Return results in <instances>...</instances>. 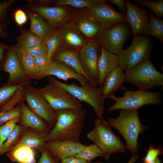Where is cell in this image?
<instances>
[{
  "mask_svg": "<svg viewBox=\"0 0 163 163\" xmlns=\"http://www.w3.org/2000/svg\"><path fill=\"white\" fill-rule=\"evenodd\" d=\"M56 112V123L46 136L45 142L79 141L85 124V110L69 109Z\"/></svg>",
  "mask_w": 163,
  "mask_h": 163,
  "instance_id": "cell-1",
  "label": "cell"
},
{
  "mask_svg": "<svg viewBox=\"0 0 163 163\" xmlns=\"http://www.w3.org/2000/svg\"><path fill=\"white\" fill-rule=\"evenodd\" d=\"M107 121L110 126L116 129L124 138L126 149L133 154H137L139 148L138 143L139 135L142 134L149 128L141 123L138 110H120L117 117L109 118Z\"/></svg>",
  "mask_w": 163,
  "mask_h": 163,
  "instance_id": "cell-2",
  "label": "cell"
},
{
  "mask_svg": "<svg viewBox=\"0 0 163 163\" xmlns=\"http://www.w3.org/2000/svg\"><path fill=\"white\" fill-rule=\"evenodd\" d=\"M87 139L93 142L102 151L103 158L107 161L115 153H124L126 145L112 131L107 121L97 118L93 129L86 135Z\"/></svg>",
  "mask_w": 163,
  "mask_h": 163,
  "instance_id": "cell-3",
  "label": "cell"
},
{
  "mask_svg": "<svg viewBox=\"0 0 163 163\" xmlns=\"http://www.w3.org/2000/svg\"><path fill=\"white\" fill-rule=\"evenodd\" d=\"M47 78L65 89L79 101L85 102L90 105L93 108L97 118L104 119L103 116L105 113V100L103 97L101 88L94 86L88 82L79 86L74 82L68 84L60 82L53 76H48Z\"/></svg>",
  "mask_w": 163,
  "mask_h": 163,
  "instance_id": "cell-4",
  "label": "cell"
},
{
  "mask_svg": "<svg viewBox=\"0 0 163 163\" xmlns=\"http://www.w3.org/2000/svg\"><path fill=\"white\" fill-rule=\"evenodd\" d=\"M124 90L125 91L122 97H117L113 94L108 97L115 101L113 104L108 107L109 112L117 110H138L139 107L145 105H159L161 103L160 92L139 89L131 91L126 88Z\"/></svg>",
  "mask_w": 163,
  "mask_h": 163,
  "instance_id": "cell-5",
  "label": "cell"
},
{
  "mask_svg": "<svg viewBox=\"0 0 163 163\" xmlns=\"http://www.w3.org/2000/svg\"><path fill=\"white\" fill-rule=\"evenodd\" d=\"M125 81L139 90H148L163 85V74L157 71L150 59L124 72Z\"/></svg>",
  "mask_w": 163,
  "mask_h": 163,
  "instance_id": "cell-6",
  "label": "cell"
},
{
  "mask_svg": "<svg viewBox=\"0 0 163 163\" xmlns=\"http://www.w3.org/2000/svg\"><path fill=\"white\" fill-rule=\"evenodd\" d=\"M153 48L152 40L147 36H134L130 46L122 49L118 55L119 66L127 71L152 57Z\"/></svg>",
  "mask_w": 163,
  "mask_h": 163,
  "instance_id": "cell-7",
  "label": "cell"
},
{
  "mask_svg": "<svg viewBox=\"0 0 163 163\" xmlns=\"http://www.w3.org/2000/svg\"><path fill=\"white\" fill-rule=\"evenodd\" d=\"M49 83L45 86L36 88L56 111L62 109L80 110V101L65 89L47 78Z\"/></svg>",
  "mask_w": 163,
  "mask_h": 163,
  "instance_id": "cell-8",
  "label": "cell"
},
{
  "mask_svg": "<svg viewBox=\"0 0 163 163\" xmlns=\"http://www.w3.org/2000/svg\"><path fill=\"white\" fill-rule=\"evenodd\" d=\"M23 98L33 112L46 122L51 129L54 127L56 121V111L35 88L30 84L24 87Z\"/></svg>",
  "mask_w": 163,
  "mask_h": 163,
  "instance_id": "cell-9",
  "label": "cell"
},
{
  "mask_svg": "<svg viewBox=\"0 0 163 163\" xmlns=\"http://www.w3.org/2000/svg\"><path fill=\"white\" fill-rule=\"evenodd\" d=\"M132 33L128 23L123 22L105 29L97 41L101 47L118 55L123 49L125 41Z\"/></svg>",
  "mask_w": 163,
  "mask_h": 163,
  "instance_id": "cell-10",
  "label": "cell"
},
{
  "mask_svg": "<svg viewBox=\"0 0 163 163\" xmlns=\"http://www.w3.org/2000/svg\"><path fill=\"white\" fill-rule=\"evenodd\" d=\"M101 46L97 40H89L79 51L82 66L88 76L98 85V64Z\"/></svg>",
  "mask_w": 163,
  "mask_h": 163,
  "instance_id": "cell-11",
  "label": "cell"
},
{
  "mask_svg": "<svg viewBox=\"0 0 163 163\" xmlns=\"http://www.w3.org/2000/svg\"><path fill=\"white\" fill-rule=\"evenodd\" d=\"M70 22L83 36L91 40H97L105 29L95 19L88 8L71 15Z\"/></svg>",
  "mask_w": 163,
  "mask_h": 163,
  "instance_id": "cell-12",
  "label": "cell"
},
{
  "mask_svg": "<svg viewBox=\"0 0 163 163\" xmlns=\"http://www.w3.org/2000/svg\"><path fill=\"white\" fill-rule=\"evenodd\" d=\"M126 18L134 36L143 35L150 19V13L140 8L129 0L125 2Z\"/></svg>",
  "mask_w": 163,
  "mask_h": 163,
  "instance_id": "cell-13",
  "label": "cell"
},
{
  "mask_svg": "<svg viewBox=\"0 0 163 163\" xmlns=\"http://www.w3.org/2000/svg\"><path fill=\"white\" fill-rule=\"evenodd\" d=\"M88 9L95 19L104 29L122 22H127L125 14L116 11L107 4L95 5Z\"/></svg>",
  "mask_w": 163,
  "mask_h": 163,
  "instance_id": "cell-14",
  "label": "cell"
},
{
  "mask_svg": "<svg viewBox=\"0 0 163 163\" xmlns=\"http://www.w3.org/2000/svg\"><path fill=\"white\" fill-rule=\"evenodd\" d=\"M3 68L5 71L9 74L7 84L9 85L19 84L30 79L23 69L18 53L12 49H9L8 52Z\"/></svg>",
  "mask_w": 163,
  "mask_h": 163,
  "instance_id": "cell-15",
  "label": "cell"
},
{
  "mask_svg": "<svg viewBox=\"0 0 163 163\" xmlns=\"http://www.w3.org/2000/svg\"><path fill=\"white\" fill-rule=\"evenodd\" d=\"M30 8L44 18L51 28L60 27L71 20V15L66 9L62 7L34 6Z\"/></svg>",
  "mask_w": 163,
  "mask_h": 163,
  "instance_id": "cell-16",
  "label": "cell"
},
{
  "mask_svg": "<svg viewBox=\"0 0 163 163\" xmlns=\"http://www.w3.org/2000/svg\"><path fill=\"white\" fill-rule=\"evenodd\" d=\"M21 111L18 124L25 128H29L46 135L51 128L45 120L33 112L22 99L18 105Z\"/></svg>",
  "mask_w": 163,
  "mask_h": 163,
  "instance_id": "cell-17",
  "label": "cell"
},
{
  "mask_svg": "<svg viewBox=\"0 0 163 163\" xmlns=\"http://www.w3.org/2000/svg\"><path fill=\"white\" fill-rule=\"evenodd\" d=\"M79 141L45 142L44 148L56 158L62 160L75 156L85 146Z\"/></svg>",
  "mask_w": 163,
  "mask_h": 163,
  "instance_id": "cell-18",
  "label": "cell"
},
{
  "mask_svg": "<svg viewBox=\"0 0 163 163\" xmlns=\"http://www.w3.org/2000/svg\"><path fill=\"white\" fill-rule=\"evenodd\" d=\"M52 60L66 64L78 73L83 75L92 85L96 87H98V85L88 76L84 70L80 60L78 51L67 47L59 48Z\"/></svg>",
  "mask_w": 163,
  "mask_h": 163,
  "instance_id": "cell-19",
  "label": "cell"
},
{
  "mask_svg": "<svg viewBox=\"0 0 163 163\" xmlns=\"http://www.w3.org/2000/svg\"><path fill=\"white\" fill-rule=\"evenodd\" d=\"M57 30L68 48L79 51L88 41L70 22Z\"/></svg>",
  "mask_w": 163,
  "mask_h": 163,
  "instance_id": "cell-20",
  "label": "cell"
},
{
  "mask_svg": "<svg viewBox=\"0 0 163 163\" xmlns=\"http://www.w3.org/2000/svg\"><path fill=\"white\" fill-rule=\"evenodd\" d=\"M119 66L118 55L101 47L98 64V87H102L107 76Z\"/></svg>",
  "mask_w": 163,
  "mask_h": 163,
  "instance_id": "cell-21",
  "label": "cell"
},
{
  "mask_svg": "<svg viewBox=\"0 0 163 163\" xmlns=\"http://www.w3.org/2000/svg\"><path fill=\"white\" fill-rule=\"evenodd\" d=\"M50 75L56 76L65 82L69 79H75L79 82L81 86L84 85L88 82L85 77L77 72L71 67L64 63L54 60H52L47 76Z\"/></svg>",
  "mask_w": 163,
  "mask_h": 163,
  "instance_id": "cell-22",
  "label": "cell"
},
{
  "mask_svg": "<svg viewBox=\"0 0 163 163\" xmlns=\"http://www.w3.org/2000/svg\"><path fill=\"white\" fill-rule=\"evenodd\" d=\"M118 66L107 76L101 87L104 99L108 98L111 94H114L119 89L124 90L123 86L125 81L124 72Z\"/></svg>",
  "mask_w": 163,
  "mask_h": 163,
  "instance_id": "cell-23",
  "label": "cell"
},
{
  "mask_svg": "<svg viewBox=\"0 0 163 163\" xmlns=\"http://www.w3.org/2000/svg\"><path fill=\"white\" fill-rule=\"evenodd\" d=\"M46 136L30 129L25 128L20 139L12 149L26 146L35 149L41 153L44 149Z\"/></svg>",
  "mask_w": 163,
  "mask_h": 163,
  "instance_id": "cell-24",
  "label": "cell"
},
{
  "mask_svg": "<svg viewBox=\"0 0 163 163\" xmlns=\"http://www.w3.org/2000/svg\"><path fill=\"white\" fill-rule=\"evenodd\" d=\"M6 155L12 161L18 163H36L32 148L20 146L13 148L7 152Z\"/></svg>",
  "mask_w": 163,
  "mask_h": 163,
  "instance_id": "cell-25",
  "label": "cell"
},
{
  "mask_svg": "<svg viewBox=\"0 0 163 163\" xmlns=\"http://www.w3.org/2000/svg\"><path fill=\"white\" fill-rule=\"evenodd\" d=\"M28 14L31 32L43 38L52 30L48 24L41 16L31 11L29 12Z\"/></svg>",
  "mask_w": 163,
  "mask_h": 163,
  "instance_id": "cell-26",
  "label": "cell"
},
{
  "mask_svg": "<svg viewBox=\"0 0 163 163\" xmlns=\"http://www.w3.org/2000/svg\"><path fill=\"white\" fill-rule=\"evenodd\" d=\"M47 50V57L52 59L55 53L63 44L62 39L56 30H52L43 38Z\"/></svg>",
  "mask_w": 163,
  "mask_h": 163,
  "instance_id": "cell-27",
  "label": "cell"
},
{
  "mask_svg": "<svg viewBox=\"0 0 163 163\" xmlns=\"http://www.w3.org/2000/svg\"><path fill=\"white\" fill-rule=\"evenodd\" d=\"M18 50L33 48L40 45L43 38L38 37L30 31L22 33L18 38Z\"/></svg>",
  "mask_w": 163,
  "mask_h": 163,
  "instance_id": "cell-28",
  "label": "cell"
},
{
  "mask_svg": "<svg viewBox=\"0 0 163 163\" xmlns=\"http://www.w3.org/2000/svg\"><path fill=\"white\" fill-rule=\"evenodd\" d=\"M25 128L16 124L14 129L0 148V156L10 151L21 138Z\"/></svg>",
  "mask_w": 163,
  "mask_h": 163,
  "instance_id": "cell-29",
  "label": "cell"
},
{
  "mask_svg": "<svg viewBox=\"0 0 163 163\" xmlns=\"http://www.w3.org/2000/svg\"><path fill=\"white\" fill-rule=\"evenodd\" d=\"M150 19L146 30L143 35H150L163 42V21L155 17L150 12Z\"/></svg>",
  "mask_w": 163,
  "mask_h": 163,
  "instance_id": "cell-30",
  "label": "cell"
},
{
  "mask_svg": "<svg viewBox=\"0 0 163 163\" xmlns=\"http://www.w3.org/2000/svg\"><path fill=\"white\" fill-rule=\"evenodd\" d=\"M30 83L29 80L16 85H11L6 84L0 87V107L7 103L19 89Z\"/></svg>",
  "mask_w": 163,
  "mask_h": 163,
  "instance_id": "cell-31",
  "label": "cell"
},
{
  "mask_svg": "<svg viewBox=\"0 0 163 163\" xmlns=\"http://www.w3.org/2000/svg\"><path fill=\"white\" fill-rule=\"evenodd\" d=\"M108 3V0H59L57 1L56 6L68 5L78 8H89L95 5Z\"/></svg>",
  "mask_w": 163,
  "mask_h": 163,
  "instance_id": "cell-32",
  "label": "cell"
},
{
  "mask_svg": "<svg viewBox=\"0 0 163 163\" xmlns=\"http://www.w3.org/2000/svg\"><path fill=\"white\" fill-rule=\"evenodd\" d=\"M18 53L21 64L26 75L30 79H38L35 69V58L25 53Z\"/></svg>",
  "mask_w": 163,
  "mask_h": 163,
  "instance_id": "cell-33",
  "label": "cell"
},
{
  "mask_svg": "<svg viewBox=\"0 0 163 163\" xmlns=\"http://www.w3.org/2000/svg\"><path fill=\"white\" fill-rule=\"evenodd\" d=\"M75 156L91 162L93 159L98 157L103 158V153L100 149L94 143L85 145Z\"/></svg>",
  "mask_w": 163,
  "mask_h": 163,
  "instance_id": "cell-34",
  "label": "cell"
},
{
  "mask_svg": "<svg viewBox=\"0 0 163 163\" xmlns=\"http://www.w3.org/2000/svg\"><path fill=\"white\" fill-rule=\"evenodd\" d=\"M34 62L35 71L38 79L47 76L52 64V60L47 57H36Z\"/></svg>",
  "mask_w": 163,
  "mask_h": 163,
  "instance_id": "cell-35",
  "label": "cell"
},
{
  "mask_svg": "<svg viewBox=\"0 0 163 163\" xmlns=\"http://www.w3.org/2000/svg\"><path fill=\"white\" fill-rule=\"evenodd\" d=\"M133 2L135 4L145 6L149 8L158 18L163 16V0H159L157 1L146 0H135Z\"/></svg>",
  "mask_w": 163,
  "mask_h": 163,
  "instance_id": "cell-36",
  "label": "cell"
},
{
  "mask_svg": "<svg viewBox=\"0 0 163 163\" xmlns=\"http://www.w3.org/2000/svg\"><path fill=\"white\" fill-rule=\"evenodd\" d=\"M21 117V111L18 105L9 111H0V126L10 120L18 123Z\"/></svg>",
  "mask_w": 163,
  "mask_h": 163,
  "instance_id": "cell-37",
  "label": "cell"
},
{
  "mask_svg": "<svg viewBox=\"0 0 163 163\" xmlns=\"http://www.w3.org/2000/svg\"><path fill=\"white\" fill-rule=\"evenodd\" d=\"M18 53H25L30 55L34 58L47 57V50L44 42L43 41L40 45L35 47L18 50ZM48 58V57H47Z\"/></svg>",
  "mask_w": 163,
  "mask_h": 163,
  "instance_id": "cell-38",
  "label": "cell"
},
{
  "mask_svg": "<svg viewBox=\"0 0 163 163\" xmlns=\"http://www.w3.org/2000/svg\"><path fill=\"white\" fill-rule=\"evenodd\" d=\"M16 123L10 120L0 126V148L14 129Z\"/></svg>",
  "mask_w": 163,
  "mask_h": 163,
  "instance_id": "cell-39",
  "label": "cell"
},
{
  "mask_svg": "<svg viewBox=\"0 0 163 163\" xmlns=\"http://www.w3.org/2000/svg\"><path fill=\"white\" fill-rule=\"evenodd\" d=\"M162 154L163 151L159 146L155 147L152 145H149L146 155L142 159V161L143 163H148Z\"/></svg>",
  "mask_w": 163,
  "mask_h": 163,
  "instance_id": "cell-40",
  "label": "cell"
},
{
  "mask_svg": "<svg viewBox=\"0 0 163 163\" xmlns=\"http://www.w3.org/2000/svg\"><path fill=\"white\" fill-rule=\"evenodd\" d=\"M23 87L19 89L7 103L0 107V111H9L14 108L15 105L22 99Z\"/></svg>",
  "mask_w": 163,
  "mask_h": 163,
  "instance_id": "cell-41",
  "label": "cell"
},
{
  "mask_svg": "<svg viewBox=\"0 0 163 163\" xmlns=\"http://www.w3.org/2000/svg\"><path fill=\"white\" fill-rule=\"evenodd\" d=\"M14 2L13 0H7L0 2V24L6 21L7 12Z\"/></svg>",
  "mask_w": 163,
  "mask_h": 163,
  "instance_id": "cell-42",
  "label": "cell"
},
{
  "mask_svg": "<svg viewBox=\"0 0 163 163\" xmlns=\"http://www.w3.org/2000/svg\"><path fill=\"white\" fill-rule=\"evenodd\" d=\"M41 156L37 163H60L45 148L41 153Z\"/></svg>",
  "mask_w": 163,
  "mask_h": 163,
  "instance_id": "cell-43",
  "label": "cell"
},
{
  "mask_svg": "<svg viewBox=\"0 0 163 163\" xmlns=\"http://www.w3.org/2000/svg\"><path fill=\"white\" fill-rule=\"evenodd\" d=\"M14 15L15 21L19 26L22 25L27 21V18L25 13L21 9H18L15 11Z\"/></svg>",
  "mask_w": 163,
  "mask_h": 163,
  "instance_id": "cell-44",
  "label": "cell"
},
{
  "mask_svg": "<svg viewBox=\"0 0 163 163\" xmlns=\"http://www.w3.org/2000/svg\"><path fill=\"white\" fill-rule=\"evenodd\" d=\"M109 3L117 6L122 13L126 14V9L125 1L123 0H108Z\"/></svg>",
  "mask_w": 163,
  "mask_h": 163,
  "instance_id": "cell-45",
  "label": "cell"
},
{
  "mask_svg": "<svg viewBox=\"0 0 163 163\" xmlns=\"http://www.w3.org/2000/svg\"><path fill=\"white\" fill-rule=\"evenodd\" d=\"M60 163H91L75 156L66 158L61 161Z\"/></svg>",
  "mask_w": 163,
  "mask_h": 163,
  "instance_id": "cell-46",
  "label": "cell"
},
{
  "mask_svg": "<svg viewBox=\"0 0 163 163\" xmlns=\"http://www.w3.org/2000/svg\"><path fill=\"white\" fill-rule=\"evenodd\" d=\"M8 22L6 21L5 22L0 24V37L2 38L6 37L7 35V28Z\"/></svg>",
  "mask_w": 163,
  "mask_h": 163,
  "instance_id": "cell-47",
  "label": "cell"
},
{
  "mask_svg": "<svg viewBox=\"0 0 163 163\" xmlns=\"http://www.w3.org/2000/svg\"><path fill=\"white\" fill-rule=\"evenodd\" d=\"M8 48L5 45L0 42V65L2 59L4 52Z\"/></svg>",
  "mask_w": 163,
  "mask_h": 163,
  "instance_id": "cell-48",
  "label": "cell"
},
{
  "mask_svg": "<svg viewBox=\"0 0 163 163\" xmlns=\"http://www.w3.org/2000/svg\"><path fill=\"white\" fill-rule=\"evenodd\" d=\"M139 158V156L137 154H133L131 158L127 163H135Z\"/></svg>",
  "mask_w": 163,
  "mask_h": 163,
  "instance_id": "cell-49",
  "label": "cell"
},
{
  "mask_svg": "<svg viewBox=\"0 0 163 163\" xmlns=\"http://www.w3.org/2000/svg\"><path fill=\"white\" fill-rule=\"evenodd\" d=\"M161 162L160 159L158 157H157L154 160L148 163H161Z\"/></svg>",
  "mask_w": 163,
  "mask_h": 163,
  "instance_id": "cell-50",
  "label": "cell"
},
{
  "mask_svg": "<svg viewBox=\"0 0 163 163\" xmlns=\"http://www.w3.org/2000/svg\"><path fill=\"white\" fill-rule=\"evenodd\" d=\"M93 163H103L101 161H96Z\"/></svg>",
  "mask_w": 163,
  "mask_h": 163,
  "instance_id": "cell-51",
  "label": "cell"
},
{
  "mask_svg": "<svg viewBox=\"0 0 163 163\" xmlns=\"http://www.w3.org/2000/svg\"><path fill=\"white\" fill-rule=\"evenodd\" d=\"M0 79H1V77H0Z\"/></svg>",
  "mask_w": 163,
  "mask_h": 163,
  "instance_id": "cell-52",
  "label": "cell"
}]
</instances>
